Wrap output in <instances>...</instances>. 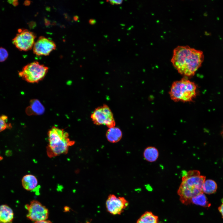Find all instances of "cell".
Returning <instances> with one entry per match:
<instances>
[{
	"instance_id": "20",
	"label": "cell",
	"mask_w": 223,
	"mask_h": 223,
	"mask_svg": "<svg viewBox=\"0 0 223 223\" xmlns=\"http://www.w3.org/2000/svg\"><path fill=\"white\" fill-rule=\"evenodd\" d=\"M8 56V53L4 48L0 47V62H2L6 60Z\"/></svg>"
},
{
	"instance_id": "10",
	"label": "cell",
	"mask_w": 223,
	"mask_h": 223,
	"mask_svg": "<svg viewBox=\"0 0 223 223\" xmlns=\"http://www.w3.org/2000/svg\"><path fill=\"white\" fill-rule=\"evenodd\" d=\"M56 48L54 42L44 37H39L33 47V53L38 55L47 56Z\"/></svg>"
},
{
	"instance_id": "13",
	"label": "cell",
	"mask_w": 223,
	"mask_h": 223,
	"mask_svg": "<svg viewBox=\"0 0 223 223\" xmlns=\"http://www.w3.org/2000/svg\"><path fill=\"white\" fill-rule=\"evenodd\" d=\"M21 182L23 187L27 191L34 190L38 185L37 178L35 175L31 174H28L24 176Z\"/></svg>"
},
{
	"instance_id": "2",
	"label": "cell",
	"mask_w": 223,
	"mask_h": 223,
	"mask_svg": "<svg viewBox=\"0 0 223 223\" xmlns=\"http://www.w3.org/2000/svg\"><path fill=\"white\" fill-rule=\"evenodd\" d=\"M206 177L197 170H190L182 176V181L177 190L180 200L183 204L191 203V199L203 192L202 186Z\"/></svg>"
},
{
	"instance_id": "12",
	"label": "cell",
	"mask_w": 223,
	"mask_h": 223,
	"mask_svg": "<svg viewBox=\"0 0 223 223\" xmlns=\"http://www.w3.org/2000/svg\"><path fill=\"white\" fill-rule=\"evenodd\" d=\"M14 217L12 209L8 205H0V223H12Z\"/></svg>"
},
{
	"instance_id": "23",
	"label": "cell",
	"mask_w": 223,
	"mask_h": 223,
	"mask_svg": "<svg viewBox=\"0 0 223 223\" xmlns=\"http://www.w3.org/2000/svg\"><path fill=\"white\" fill-rule=\"evenodd\" d=\"M34 223H53L51 221L48 220H42L34 222Z\"/></svg>"
},
{
	"instance_id": "19",
	"label": "cell",
	"mask_w": 223,
	"mask_h": 223,
	"mask_svg": "<svg viewBox=\"0 0 223 223\" xmlns=\"http://www.w3.org/2000/svg\"><path fill=\"white\" fill-rule=\"evenodd\" d=\"M7 117L6 116H0V132L10 127V125L7 122Z\"/></svg>"
},
{
	"instance_id": "5",
	"label": "cell",
	"mask_w": 223,
	"mask_h": 223,
	"mask_svg": "<svg viewBox=\"0 0 223 223\" xmlns=\"http://www.w3.org/2000/svg\"><path fill=\"white\" fill-rule=\"evenodd\" d=\"M48 68L34 61L27 64L19 73V76L28 82L37 83L42 81L46 76Z\"/></svg>"
},
{
	"instance_id": "17",
	"label": "cell",
	"mask_w": 223,
	"mask_h": 223,
	"mask_svg": "<svg viewBox=\"0 0 223 223\" xmlns=\"http://www.w3.org/2000/svg\"><path fill=\"white\" fill-rule=\"evenodd\" d=\"M217 188L216 182L212 179H208L204 181L202 186L203 192L208 194L215 193Z\"/></svg>"
},
{
	"instance_id": "14",
	"label": "cell",
	"mask_w": 223,
	"mask_h": 223,
	"mask_svg": "<svg viewBox=\"0 0 223 223\" xmlns=\"http://www.w3.org/2000/svg\"><path fill=\"white\" fill-rule=\"evenodd\" d=\"M122 136L121 130L119 128L115 127L109 128L106 133L107 140L113 143H116L120 141Z\"/></svg>"
},
{
	"instance_id": "4",
	"label": "cell",
	"mask_w": 223,
	"mask_h": 223,
	"mask_svg": "<svg viewBox=\"0 0 223 223\" xmlns=\"http://www.w3.org/2000/svg\"><path fill=\"white\" fill-rule=\"evenodd\" d=\"M197 89L194 82L184 78L173 83L169 94L174 102H190L196 96Z\"/></svg>"
},
{
	"instance_id": "18",
	"label": "cell",
	"mask_w": 223,
	"mask_h": 223,
	"mask_svg": "<svg viewBox=\"0 0 223 223\" xmlns=\"http://www.w3.org/2000/svg\"><path fill=\"white\" fill-rule=\"evenodd\" d=\"M191 203L196 205L207 207L210 206L211 204L203 192H202L192 198Z\"/></svg>"
},
{
	"instance_id": "6",
	"label": "cell",
	"mask_w": 223,
	"mask_h": 223,
	"mask_svg": "<svg viewBox=\"0 0 223 223\" xmlns=\"http://www.w3.org/2000/svg\"><path fill=\"white\" fill-rule=\"evenodd\" d=\"M94 123L97 125H105L109 128L115 127V121L113 114L106 104L96 108L90 116Z\"/></svg>"
},
{
	"instance_id": "1",
	"label": "cell",
	"mask_w": 223,
	"mask_h": 223,
	"mask_svg": "<svg viewBox=\"0 0 223 223\" xmlns=\"http://www.w3.org/2000/svg\"><path fill=\"white\" fill-rule=\"evenodd\" d=\"M203 59L201 50L188 46H178L173 50L171 62L180 74L190 77L194 75L200 67Z\"/></svg>"
},
{
	"instance_id": "26",
	"label": "cell",
	"mask_w": 223,
	"mask_h": 223,
	"mask_svg": "<svg viewBox=\"0 0 223 223\" xmlns=\"http://www.w3.org/2000/svg\"><path fill=\"white\" fill-rule=\"evenodd\" d=\"M221 134H222V136L223 137V130H222Z\"/></svg>"
},
{
	"instance_id": "8",
	"label": "cell",
	"mask_w": 223,
	"mask_h": 223,
	"mask_svg": "<svg viewBox=\"0 0 223 223\" xmlns=\"http://www.w3.org/2000/svg\"><path fill=\"white\" fill-rule=\"evenodd\" d=\"M19 31L12 40L13 43L20 50L27 51L31 50L35 43V34L26 29Z\"/></svg>"
},
{
	"instance_id": "9",
	"label": "cell",
	"mask_w": 223,
	"mask_h": 223,
	"mask_svg": "<svg viewBox=\"0 0 223 223\" xmlns=\"http://www.w3.org/2000/svg\"><path fill=\"white\" fill-rule=\"evenodd\" d=\"M128 201L124 197L110 194L106 202L107 211L112 215H120L128 206Z\"/></svg>"
},
{
	"instance_id": "22",
	"label": "cell",
	"mask_w": 223,
	"mask_h": 223,
	"mask_svg": "<svg viewBox=\"0 0 223 223\" xmlns=\"http://www.w3.org/2000/svg\"><path fill=\"white\" fill-rule=\"evenodd\" d=\"M222 203L220 206L218 207V209L223 218V199L222 200Z\"/></svg>"
},
{
	"instance_id": "24",
	"label": "cell",
	"mask_w": 223,
	"mask_h": 223,
	"mask_svg": "<svg viewBox=\"0 0 223 223\" xmlns=\"http://www.w3.org/2000/svg\"><path fill=\"white\" fill-rule=\"evenodd\" d=\"M96 20L94 19H90L89 20V23L91 25H94L96 23Z\"/></svg>"
},
{
	"instance_id": "7",
	"label": "cell",
	"mask_w": 223,
	"mask_h": 223,
	"mask_svg": "<svg viewBox=\"0 0 223 223\" xmlns=\"http://www.w3.org/2000/svg\"><path fill=\"white\" fill-rule=\"evenodd\" d=\"M25 207L28 211L27 218L32 221L46 220L49 217L48 208L36 200H32L30 204H26Z\"/></svg>"
},
{
	"instance_id": "15",
	"label": "cell",
	"mask_w": 223,
	"mask_h": 223,
	"mask_svg": "<svg viewBox=\"0 0 223 223\" xmlns=\"http://www.w3.org/2000/svg\"><path fill=\"white\" fill-rule=\"evenodd\" d=\"M144 159L147 161L153 162L158 159L159 153L158 149L155 147L150 146L147 147L143 152Z\"/></svg>"
},
{
	"instance_id": "11",
	"label": "cell",
	"mask_w": 223,
	"mask_h": 223,
	"mask_svg": "<svg viewBox=\"0 0 223 223\" xmlns=\"http://www.w3.org/2000/svg\"><path fill=\"white\" fill-rule=\"evenodd\" d=\"M45 111V108L37 99L31 100L29 105L26 109L25 112L28 116L40 115L43 114Z\"/></svg>"
},
{
	"instance_id": "16",
	"label": "cell",
	"mask_w": 223,
	"mask_h": 223,
	"mask_svg": "<svg viewBox=\"0 0 223 223\" xmlns=\"http://www.w3.org/2000/svg\"><path fill=\"white\" fill-rule=\"evenodd\" d=\"M158 216L151 212L147 211L140 217L136 223H158Z\"/></svg>"
},
{
	"instance_id": "27",
	"label": "cell",
	"mask_w": 223,
	"mask_h": 223,
	"mask_svg": "<svg viewBox=\"0 0 223 223\" xmlns=\"http://www.w3.org/2000/svg\"><path fill=\"white\" fill-rule=\"evenodd\" d=\"M90 223L87 222V223Z\"/></svg>"
},
{
	"instance_id": "3",
	"label": "cell",
	"mask_w": 223,
	"mask_h": 223,
	"mask_svg": "<svg viewBox=\"0 0 223 223\" xmlns=\"http://www.w3.org/2000/svg\"><path fill=\"white\" fill-rule=\"evenodd\" d=\"M47 134L46 152L50 158L67 154L69 147L75 144V141L70 139L69 133L64 129L54 126L49 130Z\"/></svg>"
},
{
	"instance_id": "25",
	"label": "cell",
	"mask_w": 223,
	"mask_h": 223,
	"mask_svg": "<svg viewBox=\"0 0 223 223\" xmlns=\"http://www.w3.org/2000/svg\"><path fill=\"white\" fill-rule=\"evenodd\" d=\"M3 159L2 157L0 155V160H2Z\"/></svg>"
},
{
	"instance_id": "21",
	"label": "cell",
	"mask_w": 223,
	"mask_h": 223,
	"mask_svg": "<svg viewBox=\"0 0 223 223\" xmlns=\"http://www.w3.org/2000/svg\"><path fill=\"white\" fill-rule=\"evenodd\" d=\"M107 2H109V3L112 5H120L121 4L122 2V0H109Z\"/></svg>"
}]
</instances>
